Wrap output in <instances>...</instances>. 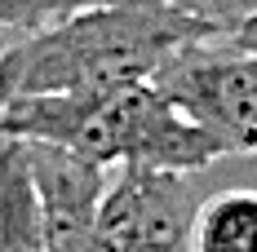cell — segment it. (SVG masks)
Wrapping results in <instances>:
<instances>
[{"label": "cell", "mask_w": 257, "mask_h": 252, "mask_svg": "<svg viewBox=\"0 0 257 252\" xmlns=\"http://www.w3.org/2000/svg\"><path fill=\"white\" fill-rule=\"evenodd\" d=\"M0 137L45 142L102 168L204 173L217 159H231L222 142L204 124H195L151 76L111 89L0 102Z\"/></svg>", "instance_id": "1"}, {"label": "cell", "mask_w": 257, "mask_h": 252, "mask_svg": "<svg viewBox=\"0 0 257 252\" xmlns=\"http://www.w3.org/2000/svg\"><path fill=\"white\" fill-rule=\"evenodd\" d=\"M200 36L213 31L169 0H102L9 40L0 49V102L147 80Z\"/></svg>", "instance_id": "2"}, {"label": "cell", "mask_w": 257, "mask_h": 252, "mask_svg": "<svg viewBox=\"0 0 257 252\" xmlns=\"http://www.w3.org/2000/svg\"><path fill=\"white\" fill-rule=\"evenodd\" d=\"M155 84L204 124L226 155H257V53L231 36H200L164 58Z\"/></svg>", "instance_id": "3"}, {"label": "cell", "mask_w": 257, "mask_h": 252, "mask_svg": "<svg viewBox=\"0 0 257 252\" xmlns=\"http://www.w3.org/2000/svg\"><path fill=\"white\" fill-rule=\"evenodd\" d=\"M200 173L111 168L98 199V252H195Z\"/></svg>", "instance_id": "4"}, {"label": "cell", "mask_w": 257, "mask_h": 252, "mask_svg": "<svg viewBox=\"0 0 257 252\" xmlns=\"http://www.w3.org/2000/svg\"><path fill=\"white\" fill-rule=\"evenodd\" d=\"M27 164L40 195L45 252H98V199L111 168L45 142H27Z\"/></svg>", "instance_id": "5"}, {"label": "cell", "mask_w": 257, "mask_h": 252, "mask_svg": "<svg viewBox=\"0 0 257 252\" xmlns=\"http://www.w3.org/2000/svg\"><path fill=\"white\" fill-rule=\"evenodd\" d=\"M0 252H45L40 195L27 164V142L0 137Z\"/></svg>", "instance_id": "6"}, {"label": "cell", "mask_w": 257, "mask_h": 252, "mask_svg": "<svg viewBox=\"0 0 257 252\" xmlns=\"http://www.w3.org/2000/svg\"><path fill=\"white\" fill-rule=\"evenodd\" d=\"M191 243L195 252H257V186L204 190Z\"/></svg>", "instance_id": "7"}, {"label": "cell", "mask_w": 257, "mask_h": 252, "mask_svg": "<svg viewBox=\"0 0 257 252\" xmlns=\"http://www.w3.org/2000/svg\"><path fill=\"white\" fill-rule=\"evenodd\" d=\"M89 5H102V0H0V36H9V40L31 36V31L62 23Z\"/></svg>", "instance_id": "8"}, {"label": "cell", "mask_w": 257, "mask_h": 252, "mask_svg": "<svg viewBox=\"0 0 257 252\" xmlns=\"http://www.w3.org/2000/svg\"><path fill=\"white\" fill-rule=\"evenodd\" d=\"M182 14L200 18L213 36H226L235 27H244L248 18H257V0H169Z\"/></svg>", "instance_id": "9"}, {"label": "cell", "mask_w": 257, "mask_h": 252, "mask_svg": "<svg viewBox=\"0 0 257 252\" xmlns=\"http://www.w3.org/2000/svg\"><path fill=\"white\" fill-rule=\"evenodd\" d=\"M226 36H231L235 45H244V49H253V53H257V18H248L244 27H235V31H226Z\"/></svg>", "instance_id": "10"}, {"label": "cell", "mask_w": 257, "mask_h": 252, "mask_svg": "<svg viewBox=\"0 0 257 252\" xmlns=\"http://www.w3.org/2000/svg\"><path fill=\"white\" fill-rule=\"evenodd\" d=\"M5 45H9V36H0V49H5Z\"/></svg>", "instance_id": "11"}]
</instances>
